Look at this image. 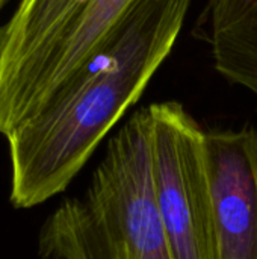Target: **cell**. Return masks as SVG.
I'll use <instances>...</instances> for the list:
<instances>
[{
  "instance_id": "1",
  "label": "cell",
  "mask_w": 257,
  "mask_h": 259,
  "mask_svg": "<svg viewBox=\"0 0 257 259\" xmlns=\"http://www.w3.org/2000/svg\"><path fill=\"white\" fill-rule=\"evenodd\" d=\"M192 0H136L103 49L6 137L14 208L64 193L171 53Z\"/></svg>"
},
{
  "instance_id": "2",
  "label": "cell",
  "mask_w": 257,
  "mask_h": 259,
  "mask_svg": "<svg viewBox=\"0 0 257 259\" xmlns=\"http://www.w3.org/2000/svg\"><path fill=\"white\" fill-rule=\"evenodd\" d=\"M38 252L42 259H173L155 202L148 106L109 138L85 196L45 219Z\"/></svg>"
},
{
  "instance_id": "3",
  "label": "cell",
  "mask_w": 257,
  "mask_h": 259,
  "mask_svg": "<svg viewBox=\"0 0 257 259\" xmlns=\"http://www.w3.org/2000/svg\"><path fill=\"white\" fill-rule=\"evenodd\" d=\"M136 0H21L0 26V135L33 118L105 46Z\"/></svg>"
},
{
  "instance_id": "4",
  "label": "cell",
  "mask_w": 257,
  "mask_h": 259,
  "mask_svg": "<svg viewBox=\"0 0 257 259\" xmlns=\"http://www.w3.org/2000/svg\"><path fill=\"white\" fill-rule=\"evenodd\" d=\"M155 202L173 259H218L204 132L179 102L148 105Z\"/></svg>"
},
{
  "instance_id": "5",
  "label": "cell",
  "mask_w": 257,
  "mask_h": 259,
  "mask_svg": "<svg viewBox=\"0 0 257 259\" xmlns=\"http://www.w3.org/2000/svg\"><path fill=\"white\" fill-rule=\"evenodd\" d=\"M218 259H257V126L204 132Z\"/></svg>"
},
{
  "instance_id": "6",
  "label": "cell",
  "mask_w": 257,
  "mask_h": 259,
  "mask_svg": "<svg viewBox=\"0 0 257 259\" xmlns=\"http://www.w3.org/2000/svg\"><path fill=\"white\" fill-rule=\"evenodd\" d=\"M217 71L257 100V0H208Z\"/></svg>"
},
{
  "instance_id": "7",
  "label": "cell",
  "mask_w": 257,
  "mask_h": 259,
  "mask_svg": "<svg viewBox=\"0 0 257 259\" xmlns=\"http://www.w3.org/2000/svg\"><path fill=\"white\" fill-rule=\"evenodd\" d=\"M3 3H5V0H0V8L3 6Z\"/></svg>"
}]
</instances>
